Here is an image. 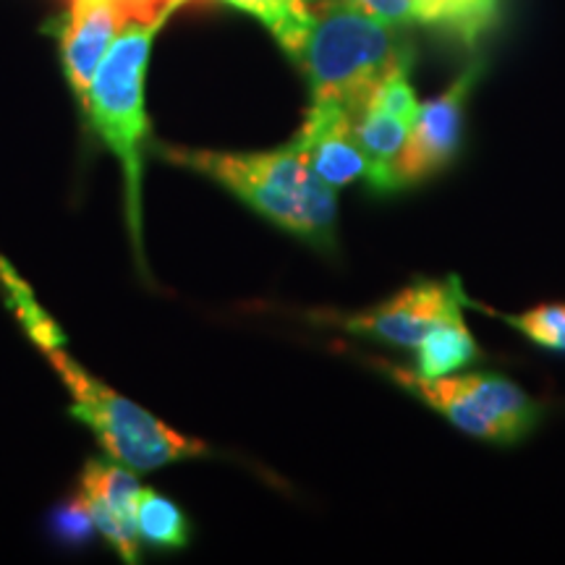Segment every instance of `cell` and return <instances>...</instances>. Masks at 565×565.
I'll return each mask as SVG.
<instances>
[{"instance_id": "6da1fadb", "label": "cell", "mask_w": 565, "mask_h": 565, "mask_svg": "<svg viewBox=\"0 0 565 565\" xmlns=\"http://www.w3.org/2000/svg\"><path fill=\"white\" fill-rule=\"evenodd\" d=\"M162 160L207 175L259 217L317 249H333L338 228L335 189L328 186L294 141L265 152H217L160 147Z\"/></svg>"}, {"instance_id": "7a4b0ae2", "label": "cell", "mask_w": 565, "mask_h": 565, "mask_svg": "<svg viewBox=\"0 0 565 565\" xmlns=\"http://www.w3.org/2000/svg\"><path fill=\"white\" fill-rule=\"evenodd\" d=\"M294 61L307 74L312 103L356 116L380 82L414 66V51L398 26L377 19L359 0H315Z\"/></svg>"}, {"instance_id": "3957f363", "label": "cell", "mask_w": 565, "mask_h": 565, "mask_svg": "<svg viewBox=\"0 0 565 565\" xmlns=\"http://www.w3.org/2000/svg\"><path fill=\"white\" fill-rule=\"evenodd\" d=\"M171 17L152 21H129L95 71L82 110L95 126L124 171L126 221L134 252L141 263V171L145 141L150 134L145 113V76L154 34Z\"/></svg>"}, {"instance_id": "277c9868", "label": "cell", "mask_w": 565, "mask_h": 565, "mask_svg": "<svg viewBox=\"0 0 565 565\" xmlns=\"http://www.w3.org/2000/svg\"><path fill=\"white\" fill-rule=\"evenodd\" d=\"M42 353L51 359L53 370L68 387L71 414L87 424L113 461L129 466L139 475H147V471L162 469V466L210 454V448L202 440L175 433L173 427H168L147 408L124 398L103 380L92 377L66 351V343L53 345Z\"/></svg>"}, {"instance_id": "5b68a950", "label": "cell", "mask_w": 565, "mask_h": 565, "mask_svg": "<svg viewBox=\"0 0 565 565\" xmlns=\"http://www.w3.org/2000/svg\"><path fill=\"white\" fill-rule=\"evenodd\" d=\"M370 364L475 440L515 445L526 440L542 419L540 401L503 374L456 372L445 377H419L414 370L385 359H370Z\"/></svg>"}, {"instance_id": "8992f818", "label": "cell", "mask_w": 565, "mask_h": 565, "mask_svg": "<svg viewBox=\"0 0 565 565\" xmlns=\"http://www.w3.org/2000/svg\"><path fill=\"white\" fill-rule=\"evenodd\" d=\"M482 61L469 63L448 89L419 105L412 134L393 166V192L419 186L454 166L461 150L466 105L482 79Z\"/></svg>"}, {"instance_id": "52a82bcc", "label": "cell", "mask_w": 565, "mask_h": 565, "mask_svg": "<svg viewBox=\"0 0 565 565\" xmlns=\"http://www.w3.org/2000/svg\"><path fill=\"white\" fill-rule=\"evenodd\" d=\"M469 307V296L463 291V282L456 278L445 280H414L391 299L374 303L362 312H328L324 317L330 324L345 330V333L370 338L385 345H401L414 349L429 328L443 322L445 317L463 312Z\"/></svg>"}, {"instance_id": "ba28073f", "label": "cell", "mask_w": 565, "mask_h": 565, "mask_svg": "<svg viewBox=\"0 0 565 565\" xmlns=\"http://www.w3.org/2000/svg\"><path fill=\"white\" fill-rule=\"evenodd\" d=\"M408 71L412 68L393 71L353 116V137L366 160L364 181L370 183L372 194L380 196L395 194L393 166L404 150L422 105L408 82Z\"/></svg>"}, {"instance_id": "9c48e42d", "label": "cell", "mask_w": 565, "mask_h": 565, "mask_svg": "<svg viewBox=\"0 0 565 565\" xmlns=\"http://www.w3.org/2000/svg\"><path fill=\"white\" fill-rule=\"evenodd\" d=\"M79 498L95 521V529L126 563L139 561L137 500L141 484L124 463L89 458L79 477Z\"/></svg>"}, {"instance_id": "30bf717a", "label": "cell", "mask_w": 565, "mask_h": 565, "mask_svg": "<svg viewBox=\"0 0 565 565\" xmlns=\"http://www.w3.org/2000/svg\"><path fill=\"white\" fill-rule=\"evenodd\" d=\"M366 11L393 26H419L463 47L494 32L503 21L505 0H359Z\"/></svg>"}, {"instance_id": "8fae6325", "label": "cell", "mask_w": 565, "mask_h": 565, "mask_svg": "<svg viewBox=\"0 0 565 565\" xmlns=\"http://www.w3.org/2000/svg\"><path fill=\"white\" fill-rule=\"evenodd\" d=\"M126 26L116 0H68L61 26V61L76 100L84 105L95 71Z\"/></svg>"}, {"instance_id": "7c38bea8", "label": "cell", "mask_w": 565, "mask_h": 565, "mask_svg": "<svg viewBox=\"0 0 565 565\" xmlns=\"http://www.w3.org/2000/svg\"><path fill=\"white\" fill-rule=\"evenodd\" d=\"M291 141L315 168V173L335 192L349 186L351 181L364 179L366 160L353 137V116L349 110L312 103L303 126Z\"/></svg>"}, {"instance_id": "4fadbf2b", "label": "cell", "mask_w": 565, "mask_h": 565, "mask_svg": "<svg viewBox=\"0 0 565 565\" xmlns=\"http://www.w3.org/2000/svg\"><path fill=\"white\" fill-rule=\"evenodd\" d=\"M414 349V372L419 377H445V374L463 372L466 366L479 362V356H482L475 335L466 328L463 312L445 317L443 322L429 328Z\"/></svg>"}, {"instance_id": "5bb4252c", "label": "cell", "mask_w": 565, "mask_h": 565, "mask_svg": "<svg viewBox=\"0 0 565 565\" xmlns=\"http://www.w3.org/2000/svg\"><path fill=\"white\" fill-rule=\"evenodd\" d=\"M186 3H192V0H186ZM217 3H225L263 21L282 51L294 58L299 53L303 34H307L315 0H217Z\"/></svg>"}, {"instance_id": "9a60e30c", "label": "cell", "mask_w": 565, "mask_h": 565, "mask_svg": "<svg viewBox=\"0 0 565 565\" xmlns=\"http://www.w3.org/2000/svg\"><path fill=\"white\" fill-rule=\"evenodd\" d=\"M0 291H3L6 303H9L11 312L17 315L24 333L30 335V341L38 345L40 351L66 343V335L61 333L58 322L40 307L34 294L30 291V286L19 278V273L13 270L3 257H0Z\"/></svg>"}, {"instance_id": "2e32d148", "label": "cell", "mask_w": 565, "mask_h": 565, "mask_svg": "<svg viewBox=\"0 0 565 565\" xmlns=\"http://www.w3.org/2000/svg\"><path fill=\"white\" fill-rule=\"evenodd\" d=\"M137 534L150 547L183 550L189 545V521L173 500L141 487L137 500Z\"/></svg>"}, {"instance_id": "e0dca14e", "label": "cell", "mask_w": 565, "mask_h": 565, "mask_svg": "<svg viewBox=\"0 0 565 565\" xmlns=\"http://www.w3.org/2000/svg\"><path fill=\"white\" fill-rule=\"evenodd\" d=\"M492 317L503 320L508 328H513L515 333L529 338L534 345L545 351L565 353V303L563 301H550L540 303V307L526 309L521 315H503L487 309Z\"/></svg>"}, {"instance_id": "ac0fdd59", "label": "cell", "mask_w": 565, "mask_h": 565, "mask_svg": "<svg viewBox=\"0 0 565 565\" xmlns=\"http://www.w3.org/2000/svg\"><path fill=\"white\" fill-rule=\"evenodd\" d=\"M53 532L66 542H84L92 532H97L95 521H92L79 494L53 515Z\"/></svg>"}]
</instances>
